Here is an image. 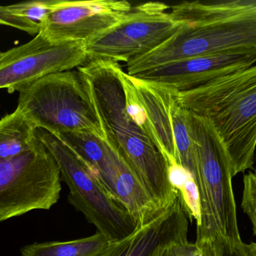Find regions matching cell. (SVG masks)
<instances>
[{
  "label": "cell",
  "instance_id": "obj_13",
  "mask_svg": "<svg viewBox=\"0 0 256 256\" xmlns=\"http://www.w3.org/2000/svg\"><path fill=\"white\" fill-rule=\"evenodd\" d=\"M256 64V49L202 56L159 66L135 78L186 91Z\"/></svg>",
  "mask_w": 256,
  "mask_h": 256
},
{
  "label": "cell",
  "instance_id": "obj_18",
  "mask_svg": "<svg viewBox=\"0 0 256 256\" xmlns=\"http://www.w3.org/2000/svg\"><path fill=\"white\" fill-rule=\"evenodd\" d=\"M186 114V110L179 105L176 97L172 107V120L178 162L182 168L192 176L198 189L200 177L196 153L191 137Z\"/></svg>",
  "mask_w": 256,
  "mask_h": 256
},
{
  "label": "cell",
  "instance_id": "obj_12",
  "mask_svg": "<svg viewBox=\"0 0 256 256\" xmlns=\"http://www.w3.org/2000/svg\"><path fill=\"white\" fill-rule=\"evenodd\" d=\"M131 9L126 0H58L40 33L54 43L85 45L118 24Z\"/></svg>",
  "mask_w": 256,
  "mask_h": 256
},
{
  "label": "cell",
  "instance_id": "obj_17",
  "mask_svg": "<svg viewBox=\"0 0 256 256\" xmlns=\"http://www.w3.org/2000/svg\"><path fill=\"white\" fill-rule=\"evenodd\" d=\"M110 241L100 233L69 241L44 242L26 245L21 256H97Z\"/></svg>",
  "mask_w": 256,
  "mask_h": 256
},
{
  "label": "cell",
  "instance_id": "obj_19",
  "mask_svg": "<svg viewBox=\"0 0 256 256\" xmlns=\"http://www.w3.org/2000/svg\"><path fill=\"white\" fill-rule=\"evenodd\" d=\"M152 256H218L216 242L212 240L174 242L156 249Z\"/></svg>",
  "mask_w": 256,
  "mask_h": 256
},
{
  "label": "cell",
  "instance_id": "obj_9",
  "mask_svg": "<svg viewBox=\"0 0 256 256\" xmlns=\"http://www.w3.org/2000/svg\"><path fill=\"white\" fill-rule=\"evenodd\" d=\"M170 7L148 2L132 7L112 28L85 44L88 60L128 62L148 54L182 29Z\"/></svg>",
  "mask_w": 256,
  "mask_h": 256
},
{
  "label": "cell",
  "instance_id": "obj_3",
  "mask_svg": "<svg viewBox=\"0 0 256 256\" xmlns=\"http://www.w3.org/2000/svg\"><path fill=\"white\" fill-rule=\"evenodd\" d=\"M179 105L208 119L226 148L233 177L252 168L256 150V64L186 91Z\"/></svg>",
  "mask_w": 256,
  "mask_h": 256
},
{
  "label": "cell",
  "instance_id": "obj_10",
  "mask_svg": "<svg viewBox=\"0 0 256 256\" xmlns=\"http://www.w3.org/2000/svg\"><path fill=\"white\" fill-rule=\"evenodd\" d=\"M88 61L84 44L54 43L39 33L24 45L0 52V89L20 92L39 78L78 69Z\"/></svg>",
  "mask_w": 256,
  "mask_h": 256
},
{
  "label": "cell",
  "instance_id": "obj_8",
  "mask_svg": "<svg viewBox=\"0 0 256 256\" xmlns=\"http://www.w3.org/2000/svg\"><path fill=\"white\" fill-rule=\"evenodd\" d=\"M56 136L87 164L106 193L140 225L147 223L164 210L158 207L122 155L105 138L88 133Z\"/></svg>",
  "mask_w": 256,
  "mask_h": 256
},
{
  "label": "cell",
  "instance_id": "obj_16",
  "mask_svg": "<svg viewBox=\"0 0 256 256\" xmlns=\"http://www.w3.org/2000/svg\"><path fill=\"white\" fill-rule=\"evenodd\" d=\"M58 0H33L0 6V25L14 27L32 36L42 31L45 17Z\"/></svg>",
  "mask_w": 256,
  "mask_h": 256
},
{
  "label": "cell",
  "instance_id": "obj_14",
  "mask_svg": "<svg viewBox=\"0 0 256 256\" xmlns=\"http://www.w3.org/2000/svg\"><path fill=\"white\" fill-rule=\"evenodd\" d=\"M188 219L180 198L126 238L110 243L97 256H152L158 248L186 241Z\"/></svg>",
  "mask_w": 256,
  "mask_h": 256
},
{
  "label": "cell",
  "instance_id": "obj_15",
  "mask_svg": "<svg viewBox=\"0 0 256 256\" xmlns=\"http://www.w3.org/2000/svg\"><path fill=\"white\" fill-rule=\"evenodd\" d=\"M37 129L18 108L0 119V158H14L34 150L40 142Z\"/></svg>",
  "mask_w": 256,
  "mask_h": 256
},
{
  "label": "cell",
  "instance_id": "obj_5",
  "mask_svg": "<svg viewBox=\"0 0 256 256\" xmlns=\"http://www.w3.org/2000/svg\"><path fill=\"white\" fill-rule=\"evenodd\" d=\"M18 109L55 135L88 133L106 138L76 71L51 74L19 92Z\"/></svg>",
  "mask_w": 256,
  "mask_h": 256
},
{
  "label": "cell",
  "instance_id": "obj_1",
  "mask_svg": "<svg viewBox=\"0 0 256 256\" xmlns=\"http://www.w3.org/2000/svg\"><path fill=\"white\" fill-rule=\"evenodd\" d=\"M120 63L88 60L76 72L104 132L105 139L122 155L160 210L174 204L178 192L170 183L168 164L126 108Z\"/></svg>",
  "mask_w": 256,
  "mask_h": 256
},
{
  "label": "cell",
  "instance_id": "obj_4",
  "mask_svg": "<svg viewBox=\"0 0 256 256\" xmlns=\"http://www.w3.org/2000/svg\"><path fill=\"white\" fill-rule=\"evenodd\" d=\"M198 163L201 219L196 241L242 243L226 148L210 122L186 111Z\"/></svg>",
  "mask_w": 256,
  "mask_h": 256
},
{
  "label": "cell",
  "instance_id": "obj_7",
  "mask_svg": "<svg viewBox=\"0 0 256 256\" xmlns=\"http://www.w3.org/2000/svg\"><path fill=\"white\" fill-rule=\"evenodd\" d=\"M61 182L58 164L40 141L25 154L0 158V222L50 210L60 200Z\"/></svg>",
  "mask_w": 256,
  "mask_h": 256
},
{
  "label": "cell",
  "instance_id": "obj_6",
  "mask_svg": "<svg viewBox=\"0 0 256 256\" xmlns=\"http://www.w3.org/2000/svg\"><path fill=\"white\" fill-rule=\"evenodd\" d=\"M38 138L58 164L62 181L68 186V201L110 243L120 241L140 226L129 212L102 187L87 164L54 134L38 128Z\"/></svg>",
  "mask_w": 256,
  "mask_h": 256
},
{
  "label": "cell",
  "instance_id": "obj_20",
  "mask_svg": "<svg viewBox=\"0 0 256 256\" xmlns=\"http://www.w3.org/2000/svg\"><path fill=\"white\" fill-rule=\"evenodd\" d=\"M242 207L252 222L256 236V174L249 172L244 177L243 198Z\"/></svg>",
  "mask_w": 256,
  "mask_h": 256
},
{
  "label": "cell",
  "instance_id": "obj_2",
  "mask_svg": "<svg viewBox=\"0 0 256 256\" xmlns=\"http://www.w3.org/2000/svg\"><path fill=\"white\" fill-rule=\"evenodd\" d=\"M170 14L183 27L156 49L128 62V75L202 56L256 49L255 3L184 1L170 7Z\"/></svg>",
  "mask_w": 256,
  "mask_h": 256
},
{
  "label": "cell",
  "instance_id": "obj_22",
  "mask_svg": "<svg viewBox=\"0 0 256 256\" xmlns=\"http://www.w3.org/2000/svg\"><path fill=\"white\" fill-rule=\"evenodd\" d=\"M245 251L248 256H256V243L252 242L249 244H245Z\"/></svg>",
  "mask_w": 256,
  "mask_h": 256
},
{
  "label": "cell",
  "instance_id": "obj_21",
  "mask_svg": "<svg viewBox=\"0 0 256 256\" xmlns=\"http://www.w3.org/2000/svg\"><path fill=\"white\" fill-rule=\"evenodd\" d=\"M218 256H248L244 243H230L226 241H216Z\"/></svg>",
  "mask_w": 256,
  "mask_h": 256
},
{
  "label": "cell",
  "instance_id": "obj_11",
  "mask_svg": "<svg viewBox=\"0 0 256 256\" xmlns=\"http://www.w3.org/2000/svg\"><path fill=\"white\" fill-rule=\"evenodd\" d=\"M128 116L149 137L168 166L179 165L173 134L172 107L178 92L122 73ZM180 166V165H179Z\"/></svg>",
  "mask_w": 256,
  "mask_h": 256
}]
</instances>
